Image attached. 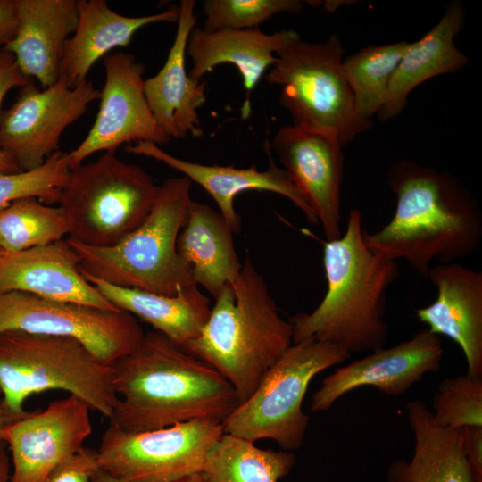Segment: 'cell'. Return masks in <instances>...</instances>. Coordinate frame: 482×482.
Listing matches in <instances>:
<instances>
[{"label": "cell", "instance_id": "obj_7", "mask_svg": "<svg viewBox=\"0 0 482 482\" xmlns=\"http://www.w3.org/2000/svg\"><path fill=\"white\" fill-rule=\"evenodd\" d=\"M159 192L160 186L142 167L105 152L95 162L71 169L58 204L70 239L104 248L145 221Z\"/></svg>", "mask_w": 482, "mask_h": 482}, {"label": "cell", "instance_id": "obj_12", "mask_svg": "<svg viewBox=\"0 0 482 482\" xmlns=\"http://www.w3.org/2000/svg\"><path fill=\"white\" fill-rule=\"evenodd\" d=\"M98 99L100 91L87 79L71 87L60 76L42 89L30 82L20 88L9 108L0 112V149L21 171L39 167L60 151L65 129Z\"/></svg>", "mask_w": 482, "mask_h": 482}, {"label": "cell", "instance_id": "obj_4", "mask_svg": "<svg viewBox=\"0 0 482 482\" xmlns=\"http://www.w3.org/2000/svg\"><path fill=\"white\" fill-rule=\"evenodd\" d=\"M214 300L199 335L183 349L220 372L240 404L293 345L292 326L248 254L237 278Z\"/></svg>", "mask_w": 482, "mask_h": 482}, {"label": "cell", "instance_id": "obj_8", "mask_svg": "<svg viewBox=\"0 0 482 482\" xmlns=\"http://www.w3.org/2000/svg\"><path fill=\"white\" fill-rule=\"evenodd\" d=\"M341 39L332 34L323 43L301 38L282 48L265 76L281 87L279 103L293 125L328 133L342 146L372 128L361 119L342 71Z\"/></svg>", "mask_w": 482, "mask_h": 482}, {"label": "cell", "instance_id": "obj_28", "mask_svg": "<svg viewBox=\"0 0 482 482\" xmlns=\"http://www.w3.org/2000/svg\"><path fill=\"white\" fill-rule=\"evenodd\" d=\"M295 461L289 451L262 449L224 433L207 454L201 475L205 482H278L289 474Z\"/></svg>", "mask_w": 482, "mask_h": 482}, {"label": "cell", "instance_id": "obj_31", "mask_svg": "<svg viewBox=\"0 0 482 482\" xmlns=\"http://www.w3.org/2000/svg\"><path fill=\"white\" fill-rule=\"evenodd\" d=\"M70 170L68 153L58 151L36 169L0 172V210L25 197H36L48 205L58 204Z\"/></svg>", "mask_w": 482, "mask_h": 482}, {"label": "cell", "instance_id": "obj_14", "mask_svg": "<svg viewBox=\"0 0 482 482\" xmlns=\"http://www.w3.org/2000/svg\"><path fill=\"white\" fill-rule=\"evenodd\" d=\"M90 410L83 400L70 395L44 411H29L9 422L4 435L12 461L9 482H45L90 436Z\"/></svg>", "mask_w": 482, "mask_h": 482}, {"label": "cell", "instance_id": "obj_17", "mask_svg": "<svg viewBox=\"0 0 482 482\" xmlns=\"http://www.w3.org/2000/svg\"><path fill=\"white\" fill-rule=\"evenodd\" d=\"M17 290L44 299L102 310H120L79 270V257L67 239L0 256V292Z\"/></svg>", "mask_w": 482, "mask_h": 482}, {"label": "cell", "instance_id": "obj_23", "mask_svg": "<svg viewBox=\"0 0 482 482\" xmlns=\"http://www.w3.org/2000/svg\"><path fill=\"white\" fill-rule=\"evenodd\" d=\"M77 26L64 44L60 63V76L71 87L86 80L92 66L112 49L128 46L141 28L179 18V7L140 17L121 15L104 0H77Z\"/></svg>", "mask_w": 482, "mask_h": 482}, {"label": "cell", "instance_id": "obj_10", "mask_svg": "<svg viewBox=\"0 0 482 482\" xmlns=\"http://www.w3.org/2000/svg\"><path fill=\"white\" fill-rule=\"evenodd\" d=\"M223 434L222 423L212 420L136 433L109 425L96 460L100 470L125 482H177L201 473Z\"/></svg>", "mask_w": 482, "mask_h": 482}, {"label": "cell", "instance_id": "obj_37", "mask_svg": "<svg viewBox=\"0 0 482 482\" xmlns=\"http://www.w3.org/2000/svg\"><path fill=\"white\" fill-rule=\"evenodd\" d=\"M18 28L15 0H0V48L13 40Z\"/></svg>", "mask_w": 482, "mask_h": 482}, {"label": "cell", "instance_id": "obj_35", "mask_svg": "<svg viewBox=\"0 0 482 482\" xmlns=\"http://www.w3.org/2000/svg\"><path fill=\"white\" fill-rule=\"evenodd\" d=\"M32 82L18 67L13 55L0 48V112L6 94L15 87H22ZM21 171L13 160L0 149V172L16 173Z\"/></svg>", "mask_w": 482, "mask_h": 482}, {"label": "cell", "instance_id": "obj_9", "mask_svg": "<svg viewBox=\"0 0 482 482\" xmlns=\"http://www.w3.org/2000/svg\"><path fill=\"white\" fill-rule=\"evenodd\" d=\"M351 354L314 337L293 344L267 370L252 395L222 421L224 433L252 442L271 439L284 451L299 449L309 424L302 404L310 382Z\"/></svg>", "mask_w": 482, "mask_h": 482}, {"label": "cell", "instance_id": "obj_29", "mask_svg": "<svg viewBox=\"0 0 482 482\" xmlns=\"http://www.w3.org/2000/svg\"><path fill=\"white\" fill-rule=\"evenodd\" d=\"M409 43L370 46L343 59L342 71L361 119L370 120L381 111L391 79Z\"/></svg>", "mask_w": 482, "mask_h": 482}, {"label": "cell", "instance_id": "obj_40", "mask_svg": "<svg viewBox=\"0 0 482 482\" xmlns=\"http://www.w3.org/2000/svg\"><path fill=\"white\" fill-rule=\"evenodd\" d=\"M4 250L0 247V256L4 253Z\"/></svg>", "mask_w": 482, "mask_h": 482}, {"label": "cell", "instance_id": "obj_18", "mask_svg": "<svg viewBox=\"0 0 482 482\" xmlns=\"http://www.w3.org/2000/svg\"><path fill=\"white\" fill-rule=\"evenodd\" d=\"M436 288V300L416 310L428 330L457 344L467 373L482 377V272L457 262L431 266L427 277Z\"/></svg>", "mask_w": 482, "mask_h": 482}, {"label": "cell", "instance_id": "obj_22", "mask_svg": "<svg viewBox=\"0 0 482 482\" xmlns=\"http://www.w3.org/2000/svg\"><path fill=\"white\" fill-rule=\"evenodd\" d=\"M15 2L17 32L3 49L13 55L26 76L35 78L42 88H46L60 77L63 46L77 26V0Z\"/></svg>", "mask_w": 482, "mask_h": 482}, {"label": "cell", "instance_id": "obj_38", "mask_svg": "<svg viewBox=\"0 0 482 482\" xmlns=\"http://www.w3.org/2000/svg\"><path fill=\"white\" fill-rule=\"evenodd\" d=\"M12 421L6 413L0 393V482H9V462L5 451L3 448L4 444L5 428L9 422Z\"/></svg>", "mask_w": 482, "mask_h": 482}, {"label": "cell", "instance_id": "obj_34", "mask_svg": "<svg viewBox=\"0 0 482 482\" xmlns=\"http://www.w3.org/2000/svg\"><path fill=\"white\" fill-rule=\"evenodd\" d=\"M97 470L96 451L82 447L54 468L45 482H93Z\"/></svg>", "mask_w": 482, "mask_h": 482}, {"label": "cell", "instance_id": "obj_21", "mask_svg": "<svg viewBox=\"0 0 482 482\" xmlns=\"http://www.w3.org/2000/svg\"><path fill=\"white\" fill-rule=\"evenodd\" d=\"M301 38L295 30L275 31L267 34L259 28L222 29L205 31L194 28L191 31L187 54L193 62L189 76L196 81L219 64L230 63L237 67L243 79L245 99L241 108L243 120L251 113V94L266 71L277 60L282 48Z\"/></svg>", "mask_w": 482, "mask_h": 482}, {"label": "cell", "instance_id": "obj_11", "mask_svg": "<svg viewBox=\"0 0 482 482\" xmlns=\"http://www.w3.org/2000/svg\"><path fill=\"white\" fill-rule=\"evenodd\" d=\"M5 331L72 337L110 364L131 353L145 334L135 317L121 310L51 301L17 290L0 292V333Z\"/></svg>", "mask_w": 482, "mask_h": 482}, {"label": "cell", "instance_id": "obj_3", "mask_svg": "<svg viewBox=\"0 0 482 482\" xmlns=\"http://www.w3.org/2000/svg\"><path fill=\"white\" fill-rule=\"evenodd\" d=\"M364 230L362 212L352 209L341 237L324 242L327 291L312 312L288 319L293 344L314 337L351 353L384 347L389 335L386 292L399 277V269L396 261L366 246Z\"/></svg>", "mask_w": 482, "mask_h": 482}, {"label": "cell", "instance_id": "obj_30", "mask_svg": "<svg viewBox=\"0 0 482 482\" xmlns=\"http://www.w3.org/2000/svg\"><path fill=\"white\" fill-rule=\"evenodd\" d=\"M68 226L59 206L36 197L13 201L0 210V247L4 253H18L62 239Z\"/></svg>", "mask_w": 482, "mask_h": 482}, {"label": "cell", "instance_id": "obj_13", "mask_svg": "<svg viewBox=\"0 0 482 482\" xmlns=\"http://www.w3.org/2000/svg\"><path fill=\"white\" fill-rule=\"evenodd\" d=\"M105 81L100 107L84 140L68 153L73 169L97 152H112L123 144H167L170 138L157 124L144 92L145 65L129 53L108 54L103 58Z\"/></svg>", "mask_w": 482, "mask_h": 482}, {"label": "cell", "instance_id": "obj_39", "mask_svg": "<svg viewBox=\"0 0 482 482\" xmlns=\"http://www.w3.org/2000/svg\"><path fill=\"white\" fill-rule=\"evenodd\" d=\"M93 482H125L122 480H120L118 478H115L114 477L109 475L108 473L103 471L102 470H97L93 477H92ZM177 482H205L203 478L201 473L193 475L191 477H188L187 478H184L182 480L177 481Z\"/></svg>", "mask_w": 482, "mask_h": 482}, {"label": "cell", "instance_id": "obj_1", "mask_svg": "<svg viewBox=\"0 0 482 482\" xmlns=\"http://www.w3.org/2000/svg\"><path fill=\"white\" fill-rule=\"evenodd\" d=\"M117 403L110 424L130 433L194 420L221 422L238 405L232 385L214 368L163 334L145 333L112 363Z\"/></svg>", "mask_w": 482, "mask_h": 482}, {"label": "cell", "instance_id": "obj_5", "mask_svg": "<svg viewBox=\"0 0 482 482\" xmlns=\"http://www.w3.org/2000/svg\"><path fill=\"white\" fill-rule=\"evenodd\" d=\"M191 185L183 175L167 179L145 221L113 246H89L68 237L79 257V270L114 286L167 296L195 285L192 268L177 251Z\"/></svg>", "mask_w": 482, "mask_h": 482}, {"label": "cell", "instance_id": "obj_26", "mask_svg": "<svg viewBox=\"0 0 482 482\" xmlns=\"http://www.w3.org/2000/svg\"><path fill=\"white\" fill-rule=\"evenodd\" d=\"M233 234L219 212L191 200L177 238V251L192 268L195 284L213 298L237 278L242 268Z\"/></svg>", "mask_w": 482, "mask_h": 482}, {"label": "cell", "instance_id": "obj_2", "mask_svg": "<svg viewBox=\"0 0 482 482\" xmlns=\"http://www.w3.org/2000/svg\"><path fill=\"white\" fill-rule=\"evenodd\" d=\"M387 182L396 196L395 210L379 230H364L372 253L405 260L426 278L433 261L455 262L478 248L482 213L458 178L405 159L388 170Z\"/></svg>", "mask_w": 482, "mask_h": 482}, {"label": "cell", "instance_id": "obj_15", "mask_svg": "<svg viewBox=\"0 0 482 482\" xmlns=\"http://www.w3.org/2000/svg\"><path fill=\"white\" fill-rule=\"evenodd\" d=\"M269 145L314 212L327 241L339 238L345 157L338 140L292 124L280 128Z\"/></svg>", "mask_w": 482, "mask_h": 482}, {"label": "cell", "instance_id": "obj_36", "mask_svg": "<svg viewBox=\"0 0 482 482\" xmlns=\"http://www.w3.org/2000/svg\"><path fill=\"white\" fill-rule=\"evenodd\" d=\"M462 449L475 482H482V427L461 428Z\"/></svg>", "mask_w": 482, "mask_h": 482}, {"label": "cell", "instance_id": "obj_27", "mask_svg": "<svg viewBox=\"0 0 482 482\" xmlns=\"http://www.w3.org/2000/svg\"><path fill=\"white\" fill-rule=\"evenodd\" d=\"M80 272L115 307L149 323L181 348L199 335L211 312L210 299L196 285L167 296L114 286Z\"/></svg>", "mask_w": 482, "mask_h": 482}, {"label": "cell", "instance_id": "obj_25", "mask_svg": "<svg viewBox=\"0 0 482 482\" xmlns=\"http://www.w3.org/2000/svg\"><path fill=\"white\" fill-rule=\"evenodd\" d=\"M414 450L407 461H393L387 482H475L462 449L461 428L438 425L420 400L406 404Z\"/></svg>", "mask_w": 482, "mask_h": 482}, {"label": "cell", "instance_id": "obj_20", "mask_svg": "<svg viewBox=\"0 0 482 482\" xmlns=\"http://www.w3.org/2000/svg\"><path fill=\"white\" fill-rule=\"evenodd\" d=\"M195 0H181L174 41L162 69L145 79L144 92L160 128L171 139L203 135L197 110L206 101L205 83L187 72V45L195 27Z\"/></svg>", "mask_w": 482, "mask_h": 482}, {"label": "cell", "instance_id": "obj_24", "mask_svg": "<svg viewBox=\"0 0 482 482\" xmlns=\"http://www.w3.org/2000/svg\"><path fill=\"white\" fill-rule=\"evenodd\" d=\"M465 11L458 2L447 4L440 21L419 40L409 43L391 79L386 102L378 113L386 121L400 115L410 93L431 78L463 68L467 56L454 44L464 26Z\"/></svg>", "mask_w": 482, "mask_h": 482}, {"label": "cell", "instance_id": "obj_32", "mask_svg": "<svg viewBox=\"0 0 482 482\" xmlns=\"http://www.w3.org/2000/svg\"><path fill=\"white\" fill-rule=\"evenodd\" d=\"M432 415L443 427H482V377L469 373L445 378L434 395Z\"/></svg>", "mask_w": 482, "mask_h": 482}, {"label": "cell", "instance_id": "obj_16", "mask_svg": "<svg viewBox=\"0 0 482 482\" xmlns=\"http://www.w3.org/2000/svg\"><path fill=\"white\" fill-rule=\"evenodd\" d=\"M443 353L440 337L423 328L411 339L337 369L312 395L311 411H326L341 396L362 386H374L392 396L403 395L425 374L439 370Z\"/></svg>", "mask_w": 482, "mask_h": 482}, {"label": "cell", "instance_id": "obj_19", "mask_svg": "<svg viewBox=\"0 0 482 482\" xmlns=\"http://www.w3.org/2000/svg\"><path fill=\"white\" fill-rule=\"evenodd\" d=\"M124 149L130 154L159 161L179 171L191 182L200 185L214 199L219 212L234 233H237L242 227L234 201L239 193L248 190L269 191L287 197L303 213L309 223L319 226L314 212L293 185L287 172L276 165L269 144L266 145L269 165L265 170H259L255 164L247 168H236L196 163L175 157L159 145L149 142H137Z\"/></svg>", "mask_w": 482, "mask_h": 482}, {"label": "cell", "instance_id": "obj_33", "mask_svg": "<svg viewBox=\"0 0 482 482\" xmlns=\"http://www.w3.org/2000/svg\"><path fill=\"white\" fill-rule=\"evenodd\" d=\"M302 10L299 0H205L202 29L205 31L254 29L275 14H297Z\"/></svg>", "mask_w": 482, "mask_h": 482}, {"label": "cell", "instance_id": "obj_6", "mask_svg": "<svg viewBox=\"0 0 482 482\" xmlns=\"http://www.w3.org/2000/svg\"><path fill=\"white\" fill-rule=\"evenodd\" d=\"M112 364L98 359L79 340L23 331L0 333V393L12 420L27 415L34 394L69 392L110 419L117 403Z\"/></svg>", "mask_w": 482, "mask_h": 482}]
</instances>
